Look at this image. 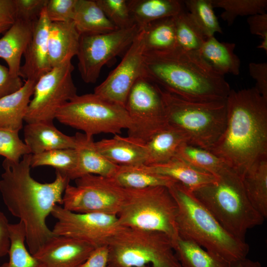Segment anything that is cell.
<instances>
[{
  "mask_svg": "<svg viewBox=\"0 0 267 267\" xmlns=\"http://www.w3.org/2000/svg\"><path fill=\"white\" fill-rule=\"evenodd\" d=\"M112 178L126 189H139L159 186L169 188L177 182L170 178L149 171L144 165L118 166Z\"/></svg>",
  "mask_w": 267,
  "mask_h": 267,
  "instance_id": "31",
  "label": "cell"
},
{
  "mask_svg": "<svg viewBox=\"0 0 267 267\" xmlns=\"http://www.w3.org/2000/svg\"><path fill=\"white\" fill-rule=\"evenodd\" d=\"M94 248L84 241L55 235L33 255L45 267H79Z\"/></svg>",
  "mask_w": 267,
  "mask_h": 267,
  "instance_id": "16",
  "label": "cell"
},
{
  "mask_svg": "<svg viewBox=\"0 0 267 267\" xmlns=\"http://www.w3.org/2000/svg\"><path fill=\"white\" fill-rule=\"evenodd\" d=\"M182 1L187 11L206 38L214 36L216 33H222L214 11L212 0H186Z\"/></svg>",
  "mask_w": 267,
  "mask_h": 267,
  "instance_id": "36",
  "label": "cell"
},
{
  "mask_svg": "<svg viewBox=\"0 0 267 267\" xmlns=\"http://www.w3.org/2000/svg\"><path fill=\"white\" fill-rule=\"evenodd\" d=\"M31 154L26 143L19 137V131L0 128V156L14 162Z\"/></svg>",
  "mask_w": 267,
  "mask_h": 267,
  "instance_id": "40",
  "label": "cell"
},
{
  "mask_svg": "<svg viewBox=\"0 0 267 267\" xmlns=\"http://www.w3.org/2000/svg\"><path fill=\"white\" fill-rule=\"evenodd\" d=\"M231 267H263L261 263L247 258L231 263Z\"/></svg>",
  "mask_w": 267,
  "mask_h": 267,
  "instance_id": "49",
  "label": "cell"
},
{
  "mask_svg": "<svg viewBox=\"0 0 267 267\" xmlns=\"http://www.w3.org/2000/svg\"><path fill=\"white\" fill-rule=\"evenodd\" d=\"M173 245L181 267H231V263L179 236Z\"/></svg>",
  "mask_w": 267,
  "mask_h": 267,
  "instance_id": "30",
  "label": "cell"
},
{
  "mask_svg": "<svg viewBox=\"0 0 267 267\" xmlns=\"http://www.w3.org/2000/svg\"><path fill=\"white\" fill-rule=\"evenodd\" d=\"M174 19L177 48L198 52L207 38L190 13L183 9Z\"/></svg>",
  "mask_w": 267,
  "mask_h": 267,
  "instance_id": "34",
  "label": "cell"
},
{
  "mask_svg": "<svg viewBox=\"0 0 267 267\" xmlns=\"http://www.w3.org/2000/svg\"><path fill=\"white\" fill-rule=\"evenodd\" d=\"M75 148L57 149L32 154L31 168L40 166H51L67 177L74 170L77 163Z\"/></svg>",
  "mask_w": 267,
  "mask_h": 267,
  "instance_id": "38",
  "label": "cell"
},
{
  "mask_svg": "<svg viewBox=\"0 0 267 267\" xmlns=\"http://www.w3.org/2000/svg\"><path fill=\"white\" fill-rule=\"evenodd\" d=\"M214 8L224 10L221 17L231 26L238 16L266 13L267 0H212Z\"/></svg>",
  "mask_w": 267,
  "mask_h": 267,
  "instance_id": "37",
  "label": "cell"
},
{
  "mask_svg": "<svg viewBox=\"0 0 267 267\" xmlns=\"http://www.w3.org/2000/svg\"><path fill=\"white\" fill-rule=\"evenodd\" d=\"M51 215L56 220L52 231L56 235L72 237L95 248L107 245L120 226L117 216L99 213H76L56 205Z\"/></svg>",
  "mask_w": 267,
  "mask_h": 267,
  "instance_id": "14",
  "label": "cell"
},
{
  "mask_svg": "<svg viewBox=\"0 0 267 267\" xmlns=\"http://www.w3.org/2000/svg\"><path fill=\"white\" fill-rule=\"evenodd\" d=\"M55 119L92 137L102 133L118 134L130 126L125 107L94 93L76 95L58 110Z\"/></svg>",
  "mask_w": 267,
  "mask_h": 267,
  "instance_id": "9",
  "label": "cell"
},
{
  "mask_svg": "<svg viewBox=\"0 0 267 267\" xmlns=\"http://www.w3.org/2000/svg\"><path fill=\"white\" fill-rule=\"evenodd\" d=\"M67 185L63 207L76 213H99L117 216L124 203L126 189L113 178L87 175Z\"/></svg>",
  "mask_w": 267,
  "mask_h": 267,
  "instance_id": "10",
  "label": "cell"
},
{
  "mask_svg": "<svg viewBox=\"0 0 267 267\" xmlns=\"http://www.w3.org/2000/svg\"><path fill=\"white\" fill-rule=\"evenodd\" d=\"M178 207V234L226 261L247 258L249 246L227 232L192 191L179 182L168 188Z\"/></svg>",
  "mask_w": 267,
  "mask_h": 267,
  "instance_id": "4",
  "label": "cell"
},
{
  "mask_svg": "<svg viewBox=\"0 0 267 267\" xmlns=\"http://www.w3.org/2000/svg\"><path fill=\"white\" fill-rule=\"evenodd\" d=\"M187 143L184 135L176 129L167 126L154 134L145 143L146 161L145 165H154L168 162L176 156L183 143Z\"/></svg>",
  "mask_w": 267,
  "mask_h": 267,
  "instance_id": "28",
  "label": "cell"
},
{
  "mask_svg": "<svg viewBox=\"0 0 267 267\" xmlns=\"http://www.w3.org/2000/svg\"><path fill=\"white\" fill-rule=\"evenodd\" d=\"M16 21L14 0H0V35L5 33Z\"/></svg>",
  "mask_w": 267,
  "mask_h": 267,
  "instance_id": "46",
  "label": "cell"
},
{
  "mask_svg": "<svg viewBox=\"0 0 267 267\" xmlns=\"http://www.w3.org/2000/svg\"><path fill=\"white\" fill-rule=\"evenodd\" d=\"M50 23L44 7L34 23L31 39L23 54L24 62L20 68V77L25 81L36 82L52 69L48 49Z\"/></svg>",
  "mask_w": 267,
  "mask_h": 267,
  "instance_id": "17",
  "label": "cell"
},
{
  "mask_svg": "<svg viewBox=\"0 0 267 267\" xmlns=\"http://www.w3.org/2000/svg\"><path fill=\"white\" fill-rule=\"evenodd\" d=\"M145 77L164 90L184 99L207 102L226 99L228 83L198 52L178 48L145 52Z\"/></svg>",
  "mask_w": 267,
  "mask_h": 267,
  "instance_id": "3",
  "label": "cell"
},
{
  "mask_svg": "<svg viewBox=\"0 0 267 267\" xmlns=\"http://www.w3.org/2000/svg\"><path fill=\"white\" fill-rule=\"evenodd\" d=\"M217 178L192 192L227 232L245 241L247 231L261 225L265 219L251 204L236 173L226 166Z\"/></svg>",
  "mask_w": 267,
  "mask_h": 267,
  "instance_id": "5",
  "label": "cell"
},
{
  "mask_svg": "<svg viewBox=\"0 0 267 267\" xmlns=\"http://www.w3.org/2000/svg\"><path fill=\"white\" fill-rule=\"evenodd\" d=\"M176 156L192 166L217 177L227 166L221 159L210 151L186 142L180 146Z\"/></svg>",
  "mask_w": 267,
  "mask_h": 267,
  "instance_id": "35",
  "label": "cell"
},
{
  "mask_svg": "<svg viewBox=\"0 0 267 267\" xmlns=\"http://www.w3.org/2000/svg\"><path fill=\"white\" fill-rule=\"evenodd\" d=\"M168 126L181 132L187 143L209 150L226 123V99L207 102L188 101L159 86Z\"/></svg>",
  "mask_w": 267,
  "mask_h": 267,
  "instance_id": "6",
  "label": "cell"
},
{
  "mask_svg": "<svg viewBox=\"0 0 267 267\" xmlns=\"http://www.w3.org/2000/svg\"><path fill=\"white\" fill-rule=\"evenodd\" d=\"M130 11L134 23L141 29L155 21L174 17L184 9L178 0H130Z\"/></svg>",
  "mask_w": 267,
  "mask_h": 267,
  "instance_id": "26",
  "label": "cell"
},
{
  "mask_svg": "<svg viewBox=\"0 0 267 267\" xmlns=\"http://www.w3.org/2000/svg\"><path fill=\"white\" fill-rule=\"evenodd\" d=\"M71 62L52 68L35 83L24 121L53 123L58 110L77 95Z\"/></svg>",
  "mask_w": 267,
  "mask_h": 267,
  "instance_id": "11",
  "label": "cell"
},
{
  "mask_svg": "<svg viewBox=\"0 0 267 267\" xmlns=\"http://www.w3.org/2000/svg\"><path fill=\"white\" fill-rule=\"evenodd\" d=\"M235 44L221 42L214 36L208 37L198 53L203 59L217 72L224 76L239 74L240 60L234 53Z\"/></svg>",
  "mask_w": 267,
  "mask_h": 267,
  "instance_id": "25",
  "label": "cell"
},
{
  "mask_svg": "<svg viewBox=\"0 0 267 267\" xmlns=\"http://www.w3.org/2000/svg\"><path fill=\"white\" fill-rule=\"evenodd\" d=\"M144 53V31L141 29L121 62L106 79L94 88L93 93L125 107L134 84L139 78L145 77Z\"/></svg>",
  "mask_w": 267,
  "mask_h": 267,
  "instance_id": "15",
  "label": "cell"
},
{
  "mask_svg": "<svg viewBox=\"0 0 267 267\" xmlns=\"http://www.w3.org/2000/svg\"><path fill=\"white\" fill-rule=\"evenodd\" d=\"M76 0H48L45 7L50 22L72 21Z\"/></svg>",
  "mask_w": 267,
  "mask_h": 267,
  "instance_id": "41",
  "label": "cell"
},
{
  "mask_svg": "<svg viewBox=\"0 0 267 267\" xmlns=\"http://www.w3.org/2000/svg\"><path fill=\"white\" fill-rule=\"evenodd\" d=\"M10 246L9 260L0 267H45L44 264L31 254L27 249L26 232L23 223L9 224Z\"/></svg>",
  "mask_w": 267,
  "mask_h": 267,
  "instance_id": "33",
  "label": "cell"
},
{
  "mask_svg": "<svg viewBox=\"0 0 267 267\" xmlns=\"http://www.w3.org/2000/svg\"><path fill=\"white\" fill-rule=\"evenodd\" d=\"M142 29L145 52L169 51L177 48L174 17L155 21Z\"/></svg>",
  "mask_w": 267,
  "mask_h": 267,
  "instance_id": "32",
  "label": "cell"
},
{
  "mask_svg": "<svg viewBox=\"0 0 267 267\" xmlns=\"http://www.w3.org/2000/svg\"><path fill=\"white\" fill-rule=\"evenodd\" d=\"M79 267H108V249L107 245L94 248Z\"/></svg>",
  "mask_w": 267,
  "mask_h": 267,
  "instance_id": "47",
  "label": "cell"
},
{
  "mask_svg": "<svg viewBox=\"0 0 267 267\" xmlns=\"http://www.w3.org/2000/svg\"><path fill=\"white\" fill-rule=\"evenodd\" d=\"M23 85L20 77L12 76L7 67L0 64V99L17 91Z\"/></svg>",
  "mask_w": 267,
  "mask_h": 267,
  "instance_id": "44",
  "label": "cell"
},
{
  "mask_svg": "<svg viewBox=\"0 0 267 267\" xmlns=\"http://www.w3.org/2000/svg\"><path fill=\"white\" fill-rule=\"evenodd\" d=\"M72 21L80 35L102 34L118 29L95 0H76Z\"/></svg>",
  "mask_w": 267,
  "mask_h": 267,
  "instance_id": "27",
  "label": "cell"
},
{
  "mask_svg": "<svg viewBox=\"0 0 267 267\" xmlns=\"http://www.w3.org/2000/svg\"><path fill=\"white\" fill-rule=\"evenodd\" d=\"M80 36L73 21L50 23L48 49L52 68L71 62L78 53Z\"/></svg>",
  "mask_w": 267,
  "mask_h": 267,
  "instance_id": "19",
  "label": "cell"
},
{
  "mask_svg": "<svg viewBox=\"0 0 267 267\" xmlns=\"http://www.w3.org/2000/svg\"><path fill=\"white\" fill-rule=\"evenodd\" d=\"M24 142L32 154L46 151L75 148V136L67 135L59 131L53 123H27L24 127Z\"/></svg>",
  "mask_w": 267,
  "mask_h": 267,
  "instance_id": "22",
  "label": "cell"
},
{
  "mask_svg": "<svg viewBox=\"0 0 267 267\" xmlns=\"http://www.w3.org/2000/svg\"><path fill=\"white\" fill-rule=\"evenodd\" d=\"M48 0H14L16 20L35 22Z\"/></svg>",
  "mask_w": 267,
  "mask_h": 267,
  "instance_id": "42",
  "label": "cell"
},
{
  "mask_svg": "<svg viewBox=\"0 0 267 267\" xmlns=\"http://www.w3.org/2000/svg\"><path fill=\"white\" fill-rule=\"evenodd\" d=\"M108 267H181L165 233L120 226L109 239Z\"/></svg>",
  "mask_w": 267,
  "mask_h": 267,
  "instance_id": "7",
  "label": "cell"
},
{
  "mask_svg": "<svg viewBox=\"0 0 267 267\" xmlns=\"http://www.w3.org/2000/svg\"><path fill=\"white\" fill-rule=\"evenodd\" d=\"M35 22L16 20L0 38V58L6 62L13 77H20L21 58L31 39Z\"/></svg>",
  "mask_w": 267,
  "mask_h": 267,
  "instance_id": "21",
  "label": "cell"
},
{
  "mask_svg": "<svg viewBox=\"0 0 267 267\" xmlns=\"http://www.w3.org/2000/svg\"><path fill=\"white\" fill-rule=\"evenodd\" d=\"M75 136L77 163L74 170L68 175L69 178L75 180L87 175L113 177L118 165L110 162L99 152L93 137L80 133H77Z\"/></svg>",
  "mask_w": 267,
  "mask_h": 267,
  "instance_id": "18",
  "label": "cell"
},
{
  "mask_svg": "<svg viewBox=\"0 0 267 267\" xmlns=\"http://www.w3.org/2000/svg\"><path fill=\"white\" fill-rule=\"evenodd\" d=\"M126 191L124 203L117 216L120 226L161 232L172 242L178 238V207L168 187L159 186Z\"/></svg>",
  "mask_w": 267,
  "mask_h": 267,
  "instance_id": "8",
  "label": "cell"
},
{
  "mask_svg": "<svg viewBox=\"0 0 267 267\" xmlns=\"http://www.w3.org/2000/svg\"><path fill=\"white\" fill-rule=\"evenodd\" d=\"M32 154L17 162L6 159L2 166L0 193L8 210L24 226L25 242L34 255L49 239L55 235L46 223L56 205H62L63 196L70 179L56 170L55 179L41 183L31 175Z\"/></svg>",
  "mask_w": 267,
  "mask_h": 267,
  "instance_id": "1",
  "label": "cell"
},
{
  "mask_svg": "<svg viewBox=\"0 0 267 267\" xmlns=\"http://www.w3.org/2000/svg\"><path fill=\"white\" fill-rule=\"evenodd\" d=\"M131 27L94 35H81L77 56L81 77L86 83H94L102 68L112 59L126 52L141 30Z\"/></svg>",
  "mask_w": 267,
  "mask_h": 267,
  "instance_id": "13",
  "label": "cell"
},
{
  "mask_svg": "<svg viewBox=\"0 0 267 267\" xmlns=\"http://www.w3.org/2000/svg\"><path fill=\"white\" fill-rule=\"evenodd\" d=\"M247 22L251 33L262 39L257 48L263 49L267 53V14L263 13L250 16Z\"/></svg>",
  "mask_w": 267,
  "mask_h": 267,
  "instance_id": "43",
  "label": "cell"
},
{
  "mask_svg": "<svg viewBox=\"0 0 267 267\" xmlns=\"http://www.w3.org/2000/svg\"><path fill=\"white\" fill-rule=\"evenodd\" d=\"M9 224L6 217L0 211V257L8 254L10 246Z\"/></svg>",
  "mask_w": 267,
  "mask_h": 267,
  "instance_id": "48",
  "label": "cell"
},
{
  "mask_svg": "<svg viewBox=\"0 0 267 267\" xmlns=\"http://www.w3.org/2000/svg\"><path fill=\"white\" fill-rule=\"evenodd\" d=\"M97 149L108 160L118 166H140L146 161L145 144L134 138L115 134L95 142Z\"/></svg>",
  "mask_w": 267,
  "mask_h": 267,
  "instance_id": "20",
  "label": "cell"
},
{
  "mask_svg": "<svg viewBox=\"0 0 267 267\" xmlns=\"http://www.w3.org/2000/svg\"><path fill=\"white\" fill-rule=\"evenodd\" d=\"M125 108L130 119L128 136L142 143L168 126L159 87L144 77L132 87Z\"/></svg>",
  "mask_w": 267,
  "mask_h": 267,
  "instance_id": "12",
  "label": "cell"
},
{
  "mask_svg": "<svg viewBox=\"0 0 267 267\" xmlns=\"http://www.w3.org/2000/svg\"><path fill=\"white\" fill-rule=\"evenodd\" d=\"M246 194L253 207L267 217V158L255 162L241 178Z\"/></svg>",
  "mask_w": 267,
  "mask_h": 267,
  "instance_id": "29",
  "label": "cell"
},
{
  "mask_svg": "<svg viewBox=\"0 0 267 267\" xmlns=\"http://www.w3.org/2000/svg\"><path fill=\"white\" fill-rule=\"evenodd\" d=\"M144 165L149 171L170 178L191 191L216 181L218 178L210 173L192 166L176 156L164 163Z\"/></svg>",
  "mask_w": 267,
  "mask_h": 267,
  "instance_id": "23",
  "label": "cell"
},
{
  "mask_svg": "<svg viewBox=\"0 0 267 267\" xmlns=\"http://www.w3.org/2000/svg\"><path fill=\"white\" fill-rule=\"evenodd\" d=\"M35 83L26 81L19 90L0 99V128L17 131L22 129Z\"/></svg>",
  "mask_w": 267,
  "mask_h": 267,
  "instance_id": "24",
  "label": "cell"
},
{
  "mask_svg": "<svg viewBox=\"0 0 267 267\" xmlns=\"http://www.w3.org/2000/svg\"><path fill=\"white\" fill-rule=\"evenodd\" d=\"M224 131L209 149L241 178L256 162L267 158V99L255 87L231 89Z\"/></svg>",
  "mask_w": 267,
  "mask_h": 267,
  "instance_id": "2",
  "label": "cell"
},
{
  "mask_svg": "<svg viewBox=\"0 0 267 267\" xmlns=\"http://www.w3.org/2000/svg\"><path fill=\"white\" fill-rule=\"evenodd\" d=\"M108 19L119 29H127L135 24L131 14L128 0H95Z\"/></svg>",
  "mask_w": 267,
  "mask_h": 267,
  "instance_id": "39",
  "label": "cell"
},
{
  "mask_svg": "<svg viewBox=\"0 0 267 267\" xmlns=\"http://www.w3.org/2000/svg\"><path fill=\"white\" fill-rule=\"evenodd\" d=\"M249 71L256 81L255 89L267 99V63L251 62L249 64Z\"/></svg>",
  "mask_w": 267,
  "mask_h": 267,
  "instance_id": "45",
  "label": "cell"
}]
</instances>
